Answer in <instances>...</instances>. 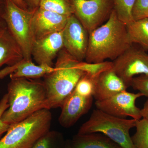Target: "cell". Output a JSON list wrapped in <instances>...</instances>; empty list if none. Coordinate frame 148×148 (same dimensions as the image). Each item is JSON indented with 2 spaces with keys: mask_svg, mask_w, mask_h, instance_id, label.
Here are the masks:
<instances>
[{
  "mask_svg": "<svg viewBox=\"0 0 148 148\" xmlns=\"http://www.w3.org/2000/svg\"><path fill=\"white\" fill-rule=\"evenodd\" d=\"M9 108L1 119L9 125L21 121L38 111L50 110L43 81L39 79H12L8 85Z\"/></svg>",
  "mask_w": 148,
  "mask_h": 148,
  "instance_id": "cell-1",
  "label": "cell"
},
{
  "mask_svg": "<svg viewBox=\"0 0 148 148\" xmlns=\"http://www.w3.org/2000/svg\"><path fill=\"white\" fill-rule=\"evenodd\" d=\"M132 44L126 25L119 19L113 10L106 23L89 33L86 62L97 63L109 59L113 61Z\"/></svg>",
  "mask_w": 148,
  "mask_h": 148,
  "instance_id": "cell-2",
  "label": "cell"
},
{
  "mask_svg": "<svg viewBox=\"0 0 148 148\" xmlns=\"http://www.w3.org/2000/svg\"><path fill=\"white\" fill-rule=\"evenodd\" d=\"M79 62L64 48L57 55L53 71L44 77L50 109L61 108L85 74L78 68Z\"/></svg>",
  "mask_w": 148,
  "mask_h": 148,
  "instance_id": "cell-3",
  "label": "cell"
},
{
  "mask_svg": "<svg viewBox=\"0 0 148 148\" xmlns=\"http://www.w3.org/2000/svg\"><path fill=\"white\" fill-rule=\"evenodd\" d=\"M52 114L48 109L36 112L27 118L10 125L0 139V148H29L50 131Z\"/></svg>",
  "mask_w": 148,
  "mask_h": 148,
  "instance_id": "cell-4",
  "label": "cell"
},
{
  "mask_svg": "<svg viewBox=\"0 0 148 148\" xmlns=\"http://www.w3.org/2000/svg\"><path fill=\"white\" fill-rule=\"evenodd\" d=\"M137 120L120 118L96 109L88 120L80 127L78 134L102 133L123 148H134L130 130L136 126Z\"/></svg>",
  "mask_w": 148,
  "mask_h": 148,
  "instance_id": "cell-5",
  "label": "cell"
},
{
  "mask_svg": "<svg viewBox=\"0 0 148 148\" xmlns=\"http://www.w3.org/2000/svg\"><path fill=\"white\" fill-rule=\"evenodd\" d=\"M34 11L22 9L12 0H5L4 19L10 34L21 47L24 58L27 60H32L34 39L31 22Z\"/></svg>",
  "mask_w": 148,
  "mask_h": 148,
  "instance_id": "cell-6",
  "label": "cell"
},
{
  "mask_svg": "<svg viewBox=\"0 0 148 148\" xmlns=\"http://www.w3.org/2000/svg\"><path fill=\"white\" fill-rule=\"evenodd\" d=\"M74 15L88 33L108 20L114 10L112 0H70Z\"/></svg>",
  "mask_w": 148,
  "mask_h": 148,
  "instance_id": "cell-7",
  "label": "cell"
},
{
  "mask_svg": "<svg viewBox=\"0 0 148 148\" xmlns=\"http://www.w3.org/2000/svg\"><path fill=\"white\" fill-rule=\"evenodd\" d=\"M112 62L114 71L127 87L135 76L148 75V53L139 46L132 44Z\"/></svg>",
  "mask_w": 148,
  "mask_h": 148,
  "instance_id": "cell-8",
  "label": "cell"
},
{
  "mask_svg": "<svg viewBox=\"0 0 148 148\" xmlns=\"http://www.w3.org/2000/svg\"><path fill=\"white\" fill-rule=\"evenodd\" d=\"M144 96L141 92L132 93L124 90L111 98L102 101H96V108L120 118L129 116L139 120L142 118L141 109L136 106L138 98Z\"/></svg>",
  "mask_w": 148,
  "mask_h": 148,
  "instance_id": "cell-9",
  "label": "cell"
},
{
  "mask_svg": "<svg viewBox=\"0 0 148 148\" xmlns=\"http://www.w3.org/2000/svg\"><path fill=\"white\" fill-rule=\"evenodd\" d=\"M64 48L79 62L85 59L89 33L74 14L69 16L62 31Z\"/></svg>",
  "mask_w": 148,
  "mask_h": 148,
  "instance_id": "cell-10",
  "label": "cell"
},
{
  "mask_svg": "<svg viewBox=\"0 0 148 148\" xmlns=\"http://www.w3.org/2000/svg\"><path fill=\"white\" fill-rule=\"evenodd\" d=\"M69 17L40 8H37L34 12L31 22L34 41L51 34L62 32Z\"/></svg>",
  "mask_w": 148,
  "mask_h": 148,
  "instance_id": "cell-11",
  "label": "cell"
},
{
  "mask_svg": "<svg viewBox=\"0 0 148 148\" xmlns=\"http://www.w3.org/2000/svg\"><path fill=\"white\" fill-rule=\"evenodd\" d=\"M62 31L34 41L32 56L38 65L53 67V60L64 48Z\"/></svg>",
  "mask_w": 148,
  "mask_h": 148,
  "instance_id": "cell-12",
  "label": "cell"
},
{
  "mask_svg": "<svg viewBox=\"0 0 148 148\" xmlns=\"http://www.w3.org/2000/svg\"><path fill=\"white\" fill-rule=\"evenodd\" d=\"M93 98V97H82L74 90L61 107V111L58 122L61 126L69 128L73 125L90 110Z\"/></svg>",
  "mask_w": 148,
  "mask_h": 148,
  "instance_id": "cell-13",
  "label": "cell"
},
{
  "mask_svg": "<svg viewBox=\"0 0 148 148\" xmlns=\"http://www.w3.org/2000/svg\"><path fill=\"white\" fill-rule=\"evenodd\" d=\"M54 70V67L44 65H35L32 60L24 58L17 64L7 66L0 71V79L10 75L12 79L25 78L39 79Z\"/></svg>",
  "mask_w": 148,
  "mask_h": 148,
  "instance_id": "cell-14",
  "label": "cell"
},
{
  "mask_svg": "<svg viewBox=\"0 0 148 148\" xmlns=\"http://www.w3.org/2000/svg\"><path fill=\"white\" fill-rule=\"evenodd\" d=\"M127 86L113 68L103 72L97 80L93 98L102 101L126 90Z\"/></svg>",
  "mask_w": 148,
  "mask_h": 148,
  "instance_id": "cell-15",
  "label": "cell"
},
{
  "mask_svg": "<svg viewBox=\"0 0 148 148\" xmlns=\"http://www.w3.org/2000/svg\"><path fill=\"white\" fill-rule=\"evenodd\" d=\"M24 58L21 47L7 27H0V68L4 65L14 66Z\"/></svg>",
  "mask_w": 148,
  "mask_h": 148,
  "instance_id": "cell-16",
  "label": "cell"
},
{
  "mask_svg": "<svg viewBox=\"0 0 148 148\" xmlns=\"http://www.w3.org/2000/svg\"><path fill=\"white\" fill-rule=\"evenodd\" d=\"M72 148H123L107 136L99 132L77 134L70 140Z\"/></svg>",
  "mask_w": 148,
  "mask_h": 148,
  "instance_id": "cell-17",
  "label": "cell"
},
{
  "mask_svg": "<svg viewBox=\"0 0 148 148\" xmlns=\"http://www.w3.org/2000/svg\"><path fill=\"white\" fill-rule=\"evenodd\" d=\"M127 34L132 44L136 45L148 51V17H145L126 25Z\"/></svg>",
  "mask_w": 148,
  "mask_h": 148,
  "instance_id": "cell-18",
  "label": "cell"
},
{
  "mask_svg": "<svg viewBox=\"0 0 148 148\" xmlns=\"http://www.w3.org/2000/svg\"><path fill=\"white\" fill-rule=\"evenodd\" d=\"M39 8L65 16H70L74 14L70 0H41Z\"/></svg>",
  "mask_w": 148,
  "mask_h": 148,
  "instance_id": "cell-19",
  "label": "cell"
},
{
  "mask_svg": "<svg viewBox=\"0 0 148 148\" xmlns=\"http://www.w3.org/2000/svg\"><path fill=\"white\" fill-rule=\"evenodd\" d=\"M66 143L62 133L50 130L29 148H65Z\"/></svg>",
  "mask_w": 148,
  "mask_h": 148,
  "instance_id": "cell-20",
  "label": "cell"
},
{
  "mask_svg": "<svg viewBox=\"0 0 148 148\" xmlns=\"http://www.w3.org/2000/svg\"><path fill=\"white\" fill-rule=\"evenodd\" d=\"M112 1L114 10L120 21L126 25L134 21L132 12L136 0Z\"/></svg>",
  "mask_w": 148,
  "mask_h": 148,
  "instance_id": "cell-21",
  "label": "cell"
},
{
  "mask_svg": "<svg viewBox=\"0 0 148 148\" xmlns=\"http://www.w3.org/2000/svg\"><path fill=\"white\" fill-rule=\"evenodd\" d=\"M77 67L88 75L97 79L103 72L113 68V62L104 61L100 63H89L82 61L79 62Z\"/></svg>",
  "mask_w": 148,
  "mask_h": 148,
  "instance_id": "cell-22",
  "label": "cell"
},
{
  "mask_svg": "<svg viewBox=\"0 0 148 148\" xmlns=\"http://www.w3.org/2000/svg\"><path fill=\"white\" fill-rule=\"evenodd\" d=\"M136 132L131 137L134 148H148V121L145 119L137 121Z\"/></svg>",
  "mask_w": 148,
  "mask_h": 148,
  "instance_id": "cell-23",
  "label": "cell"
},
{
  "mask_svg": "<svg viewBox=\"0 0 148 148\" xmlns=\"http://www.w3.org/2000/svg\"><path fill=\"white\" fill-rule=\"evenodd\" d=\"M97 79L92 78L85 73L79 80L74 90L82 97H93Z\"/></svg>",
  "mask_w": 148,
  "mask_h": 148,
  "instance_id": "cell-24",
  "label": "cell"
},
{
  "mask_svg": "<svg viewBox=\"0 0 148 148\" xmlns=\"http://www.w3.org/2000/svg\"><path fill=\"white\" fill-rule=\"evenodd\" d=\"M135 90L143 93L148 97V75H140L132 79L130 86Z\"/></svg>",
  "mask_w": 148,
  "mask_h": 148,
  "instance_id": "cell-25",
  "label": "cell"
},
{
  "mask_svg": "<svg viewBox=\"0 0 148 148\" xmlns=\"http://www.w3.org/2000/svg\"><path fill=\"white\" fill-rule=\"evenodd\" d=\"M132 13L134 20L148 17V0H136Z\"/></svg>",
  "mask_w": 148,
  "mask_h": 148,
  "instance_id": "cell-26",
  "label": "cell"
},
{
  "mask_svg": "<svg viewBox=\"0 0 148 148\" xmlns=\"http://www.w3.org/2000/svg\"><path fill=\"white\" fill-rule=\"evenodd\" d=\"M8 108V96L7 93H6L0 101V139L3 134L7 132L10 126V125L4 122L1 119L3 113Z\"/></svg>",
  "mask_w": 148,
  "mask_h": 148,
  "instance_id": "cell-27",
  "label": "cell"
},
{
  "mask_svg": "<svg viewBox=\"0 0 148 148\" xmlns=\"http://www.w3.org/2000/svg\"><path fill=\"white\" fill-rule=\"evenodd\" d=\"M28 6L29 11H34L39 7L41 0H22Z\"/></svg>",
  "mask_w": 148,
  "mask_h": 148,
  "instance_id": "cell-28",
  "label": "cell"
},
{
  "mask_svg": "<svg viewBox=\"0 0 148 148\" xmlns=\"http://www.w3.org/2000/svg\"><path fill=\"white\" fill-rule=\"evenodd\" d=\"M5 7V0H0V27H6V24L3 18Z\"/></svg>",
  "mask_w": 148,
  "mask_h": 148,
  "instance_id": "cell-29",
  "label": "cell"
},
{
  "mask_svg": "<svg viewBox=\"0 0 148 148\" xmlns=\"http://www.w3.org/2000/svg\"><path fill=\"white\" fill-rule=\"evenodd\" d=\"M142 118L145 119L148 121V99L146 101L143 108L141 110Z\"/></svg>",
  "mask_w": 148,
  "mask_h": 148,
  "instance_id": "cell-30",
  "label": "cell"
},
{
  "mask_svg": "<svg viewBox=\"0 0 148 148\" xmlns=\"http://www.w3.org/2000/svg\"><path fill=\"white\" fill-rule=\"evenodd\" d=\"M20 8L25 10H29L28 6L22 0H12Z\"/></svg>",
  "mask_w": 148,
  "mask_h": 148,
  "instance_id": "cell-31",
  "label": "cell"
},
{
  "mask_svg": "<svg viewBox=\"0 0 148 148\" xmlns=\"http://www.w3.org/2000/svg\"><path fill=\"white\" fill-rule=\"evenodd\" d=\"M65 148H72L70 143V140H66V145H65Z\"/></svg>",
  "mask_w": 148,
  "mask_h": 148,
  "instance_id": "cell-32",
  "label": "cell"
}]
</instances>
